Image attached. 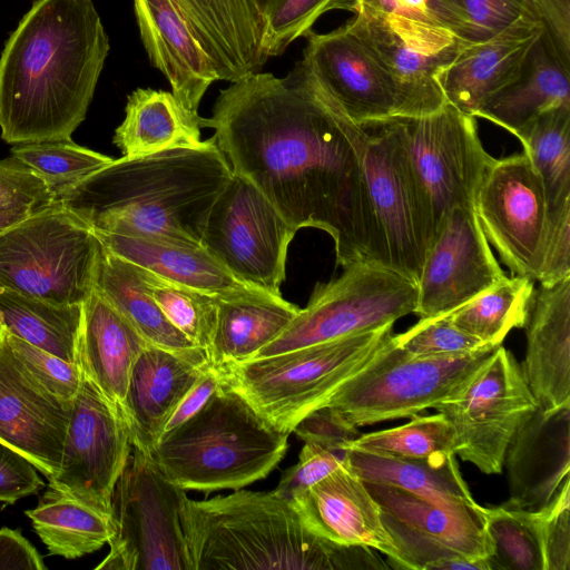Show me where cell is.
<instances>
[{"label":"cell","mask_w":570,"mask_h":570,"mask_svg":"<svg viewBox=\"0 0 570 570\" xmlns=\"http://www.w3.org/2000/svg\"><path fill=\"white\" fill-rule=\"evenodd\" d=\"M11 156L33 169L56 196L114 160L70 138L19 144L11 148Z\"/></svg>","instance_id":"42"},{"label":"cell","mask_w":570,"mask_h":570,"mask_svg":"<svg viewBox=\"0 0 570 570\" xmlns=\"http://www.w3.org/2000/svg\"><path fill=\"white\" fill-rule=\"evenodd\" d=\"M505 277L473 207H454L426 255L414 313L421 318L448 315Z\"/></svg>","instance_id":"19"},{"label":"cell","mask_w":570,"mask_h":570,"mask_svg":"<svg viewBox=\"0 0 570 570\" xmlns=\"http://www.w3.org/2000/svg\"><path fill=\"white\" fill-rule=\"evenodd\" d=\"M4 335L16 357L45 390L62 400H73L82 381L78 364L67 362L7 331Z\"/></svg>","instance_id":"46"},{"label":"cell","mask_w":570,"mask_h":570,"mask_svg":"<svg viewBox=\"0 0 570 570\" xmlns=\"http://www.w3.org/2000/svg\"><path fill=\"white\" fill-rule=\"evenodd\" d=\"M209 58L218 80L261 71L271 0H175Z\"/></svg>","instance_id":"25"},{"label":"cell","mask_w":570,"mask_h":570,"mask_svg":"<svg viewBox=\"0 0 570 570\" xmlns=\"http://www.w3.org/2000/svg\"><path fill=\"white\" fill-rule=\"evenodd\" d=\"M533 292L534 279L507 276L446 316L484 345L499 346L512 328L523 327Z\"/></svg>","instance_id":"38"},{"label":"cell","mask_w":570,"mask_h":570,"mask_svg":"<svg viewBox=\"0 0 570 570\" xmlns=\"http://www.w3.org/2000/svg\"><path fill=\"white\" fill-rule=\"evenodd\" d=\"M138 268L147 293L167 320L207 352L216 322L217 297L166 279L140 266Z\"/></svg>","instance_id":"41"},{"label":"cell","mask_w":570,"mask_h":570,"mask_svg":"<svg viewBox=\"0 0 570 570\" xmlns=\"http://www.w3.org/2000/svg\"><path fill=\"white\" fill-rule=\"evenodd\" d=\"M233 175L215 138L120 157L57 200L95 233L202 246L208 213Z\"/></svg>","instance_id":"3"},{"label":"cell","mask_w":570,"mask_h":570,"mask_svg":"<svg viewBox=\"0 0 570 570\" xmlns=\"http://www.w3.org/2000/svg\"><path fill=\"white\" fill-rule=\"evenodd\" d=\"M191 570H341L342 544L312 532L274 490H236L180 505Z\"/></svg>","instance_id":"4"},{"label":"cell","mask_w":570,"mask_h":570,"mask_svg":"<svg viewBox=\"0 0 570 570\" xmlns=\"http://www.w3.org/2000/svg\"><path fill=\"white\" fill-rule=\"evenodd\" d=\"M355 12L364 10L375 13H400L396 0H354ZM354 12V13H355Z\"/></svg>","instance_id":"59"},{"label":"cell","mask_w":570,"mask_h":570,"mask_svg":"<svg viewBox=\"0 0 570 570\" xmlns=\"http://www.w3.org/2000/svg\"><path fill=\"white\" fill-rule=\"evenodd\" d=\"M203 119L173 92L137 88L127 98L125 119L116 128L112 142L127 158L194 147L203 141Z\"/></svg>","instance_id":"34"},{"label":"cell","mask_w":570,"mask_h":570,"mask_svg":"<svg viewBox=\"0 0 570 570\" xmlns=\"http://www.w3.org/2000/svg\"><path fill=\"white\" fill-rule=\"evenodd\" d=\"M351 445L395 456L426 458L454 453V432L440 412L426 416L416 414L401 426L361 434Z\"/></svg>","instance_id":"43"},{"label":"cell","mask_w":570,"mask_h":570,"mask_svg":"<svg viewBox=\"0 0 570 570\" xmlns=\"http://www.w3.org/2000/svg\"><path fill=\"white\" fill-rule=\"evenodd\" d=\"M497 347L458 355L415 356L392 336L324 405L357 428L412 417L455 396Z\"/></svg>","instance_id":"7"},{"label":"cell","mask_w":570,"mask_h":570,"mask_svg":"<svg viewBox=\"0 0 570 570\" xmlns=\"http://www.w3.org/2000/svg\"><path fill=\"white\" fill-rule=\"evenodd\" d=\"M412 165L430 202L436 234L454 207H473L483 174L494 159L479 138L475 117L450 104L402 119Z\"/></svg>","instance_id":"18"},{"label":"cell","mask_w":570,"mask_h":570,"mask_svg":"<svg viewBox=\"0 0 570 570\" xmlns=\"http://www.w3.org/2000/svg\"><path fill=\"white\" fill-rule=\"evenodd\" d=\"M540 35L539 23L523 13L489 39L465 41L440 77L446 102L475 117L491 97L520 77Z\"/></svg>","instance_id":"24"},{"label":"cell","mask_w":570,"mask_h":570,"mask_svg":"<svg viewBox=\"0 0 570 570\" xmlns=\"http://www.w3.org/2000/svg\"><path fill=\"white\" fill-rule=\"evenodd\" d=\"M299 65L356 125L401 119L394 87L347 23L309 31Z\"/></svg>","instance_id":"20"},{"label":"cell","mask_w":570,"mask_h":570,"mask_svg":"<svg viewBox=\"0 0 570 570\" xmlns=\"http://www.w3.org/2000/svg\"><path fill=\"white\" fill-rule=\"evenodd\" d=\"M101 245L158 276L219 298L266 292L242 282L206 248L142 237L96 233Z\"/></svg>","instance_id":"30"},{"label":"cell","mask_w":570,"mask_h":570,"mask_svg":"<svg viewBox=\"0 0 570 570\" xmlns=\"http://www.w3.org/2000/svg\"><path fill=\"white\" fill-rule=\"evenodd\" d=\"M515 137L541 178L548 213L570 203V106L538 116Z\"/></svg>","instance_id":"39"},{"label":"cell","mask_w":570,"mask_h":570,"mask_svg":"<svg viewBox=\"0 0 570 570\" xmlns=\"http://www.w3.org/2000/svg\"><path fill=\"white\" fill-rule=\"evenodd\" d=\"M346 464L363 481L395 487L448 504L476 503L454 453L403 458L350 445Z\"/></svg>","instance_id":"35"},{"label":"cell","mask_w":570,"mask_h":570,"mask_svg":"<svg viewBox=\"0 0 570 570\" xmlns=\"http://www.w3.org/2000/svg\"><path fill=\"white\" fill-rule=\"evenodd\" d=\"M293 432L304 443L315 444L346 461L347 449L361 435L357 426L323 405L304 416Z\"/></svg>","instance_id":"49"},{"label":"cell","mask_w":570,"mask_h":570,"mask_svg":"<svg viewBox=\"0 0 570 570\" xmlns=\"http://www.w3.org/2000/svg\"><path fill=\"white\" fill-rule=\"evenodd\" d=\"M393 325L214 368L266 422L291 434L391 340Z\"/></svg>","instance_id":"6"},{"label":"cell","mask_w":570,"mask_h":570,"mask_svg":"<svg viewBox=\"0 0 570 570\" xmlns=\"http://www.w3.org/2000/svg\"><path fill=\"white\" fill-rule=\"evenodd\" d=\"M401 14L438 23L430 8L431 0H396ZM440 24V23H439ZM442 26V24H441Z\"/></svg>","instance_id":"58"},{"label":"cell","mask_w":570,"mask_h":570,"mask_svg":"<svg viewBox=\"0 0 570 570\" xmlns=\"http://www.w3.org/2000/svg\"><path fill=\"white\" fill-rule=\"evenodd\" d=\"M364 484L397 549V569L490 570L492 546L483 507L448 504L382 483Z\"/></svg>","instance_id":"12"},{"label":"cell","mask_w":570,"mask_h":570,"mask_svg":"<svg viewBox=\"0 0 570 570\" xmlns=\"http://www.w3.org/2000/svg\"><path fill=\"white\" fill-rule=\"evenodd\" d=\"M524 13L541 27V36L570 70V0H527Z\"/></svg>","instance_id":"53"},{"label":"cell","mask_w":570,"mask_h":570,"mask_svg":"<svg viewBox=\"0 0 570 570\" xmlns=\"http://www.w3.org/2000/svg\"><path fill=\"white\" fill-rule=\"evenodd\" d=\"M504 464L509 500L503 504L546 509L570 482V403L529 414L508 444Z\"/></svg>","instance_id":"22"},{"label":"cell","mask_w":570,"mask_h":570,"mask_svg":"<svg viewBox=\"0 0 570 570\" xmlns=\"http://www.w3.org/2000/svg\"><path fill=\"white\" fill-rule=\"evenodd\" d=\"M539 513L542 522L546 570H569L570 482Z\"/></svg>","instance_id":"51"},{"label":"cell","mask_w":570,"mask_h":570,"mask_svg":"<svg viewBox=\"0 0 570 570\" xmlns=\"http://www.w3.org/2000/svg\"><path fill=\"white\" fill-rule=\"evenodd\" d=\"M110 49L92 0H36L0 57V129L8 144L71 138Z\"/></svg>","instance_id":"2"},{"label":"cell","mask_w":570,"mask_h":570,"mask_svg":"<svg viewBox=\"0 0 570 570\" xmlns=\"http://www.w3.org/2000/svg\"><path fill=\"white\" fill-rule=\"evenodd\" d=\"M38 469L23 454L0 441V502L12 504L43 487Z\"/></svg>","instance_id":"54"},{"label":"cell","mask_w":570,"mask_h":570,"mask_svg":"<svg viewBox=\"0 0 570 570\" xmlns=\"http://www.w3.org/2000/svg\"><path fill=\"white\" fill-rule=\"evenodd\" d=\"M288 436L220 382L196 414L163 434L148 453L165 478L185 491L238 490L276 468Z\"/></svg>","instance_id":"5"},{"label":"cell","mask_w":570,"mask_h":570,"mask_svg":"<svg viewBox=\"0 0 570 570\" xmlns=\"http://www.w3.org/2000/svg\"><path fill=\"white\" fill-rule=\"evenodd\" d=\"M92 289L119 312L148 344L208 362L206 352L178 331L147 293L138 266L102 245Z\"/></svg>","instance_id":"33"},{"label":"cell","mask_w":570,"mask_h":570,"mask_svg":"<svg viewBox=\"0 0 570 570\" xmlns=\"http://www.w3.org/2000/svg\"><path fill=\"white\" fill-rule=\"evenodd\" d=\"M71 404L30 375L0 328V441L27 456L48 480L60 468Z\"/></svg>","instance_id":"21"},{"label":"cell","mask_w":570,"mask_h":570,"mask_svg":"<svg viewBox=\"0 0 570 570\" xmlns=\"http://www.w3.org/2000/svg\"><path fill=\"white\" fill-rule=\"evenodd\" d=\"M570 277V203L548 213L547 230L535 281L552 286Z\"/></svg>","instance_id":"50"},{"label":"cell","mask_w":570,"mask_h":570,"mask_svg":"<svg viewBox=\"0 0 570 570\" xmlns=\"http://www.w3.org/2000/svg\"><path fill=\"white\" fill-rule=\"evenodd\" d=\"M81 318L82 304L57 305L0 286V328L75 364Z\"/></svg>","instance_id":"36"},{"label":"cell","mask_w":570,"mask_h":570,"mask_svg":"<svg viewBox=\"0 0 570 570\" xmlns=\"http://www.w3.org/2000/svg\"><path fill=\"white\" fill-rule=\"evenodd\" d=\"M484 509L492 546L490 570H546L540 513L504 504Z\"/></svg>","instance_id":"40"},{"label":"cell","mask_w":570,"mask_h":570,"mask_svg":"<svg viewBox=\"0 0 570 570\" xmlns=\"http://www.w3.org/2000/svg\"><path fill=\"white\" fill-rule=\"evenodd\" d=\"M295 233L253 184L233 173L208 213L202 246L236 278L282 295Z\"/></svg>","instance_id":"15"},{"label":"cell","mask_w":570,"mask_h":570,"mask_svg":"<svg viewBox=\"0 0 570 570\" xmlns=\"http://www.w3.org/2000/svg\"><path fill=\"white\" fill-rule=\"evenodd\" d=\"M362 127L364 167L376 227L375 264L417 284L436 228L412 165L403 120Z\"/></svg>","instance_id":"9"},{"label":"cell","mask_w":570,"mask_h":570,"mask_svg":"<svg viewBox=\"0 0 570 570\" xmlns=\"http://www.w3.org/2000/svg\"><path fill=\"white\" fill-rule=\"evenodd\" d=\"M430 8L438 23L463 40L464 21L455 0H431Z\"/></svg>","instance_id":"57"},{"label":"cell","mask_w":570,"mask_h":570,"mask_svg":"<svg viewBox=\"0 0 570 570\" xmlns=\"http://www.w3.org/2000/svg\"><path fill=\"white\" fill-rule=\"evenodd\" d=\"M31 215L29 212H0V233Z\"/></svg>","instance_id":"60"},{"label":"cell","mask_w":570,"mask_h":570,"mask_svg":"<svg viewBox=\"0 0 570 570\" xmlns=\"http://www.w3.org/2000/svg\"><path fill=\"white\" fill-rule=\"evenodd\" d=\"M346 23L390 78L401 119L433 114L446 104L440 77L464 40L439 23L400 13L357 10Z\"/></svg>","instance_id":"14"},{"label":"cell","mask_w":570,"mask_h":570,"mask_svg":"<svg viewBox=\"0 0 570 570\" xmlns=\"http://www.w3.org/2000/svg\"><path fill=\"white\" fill-rule=\"evenodd\" d=\"M473 210L488 242L511 273L535 281L548 205L541 178L524 151L492 160L475 191Z\"/></svg>","instance_id":"17"},{"label":"cell","mask_w":570,"mask_h":570,"mask_svg":"<svg viewBox=\"0 0 570 570\" xmlns=\"http://www.w3.org/2000/svg\"><path fill=\"white\" fill-rule=\"evenodd\" d=\"M134 9L150 63L179 102L197 112L218 77L185 14L175 0H134Z\"/></svg>","instance_id":"26"},{"label":"cell","mask_w":570,"mask_h":570,"mask_svg":"<svg viewBox=\"0 0 570 570\" xmlns=\"http://www.w3.org/2000/svg\"><path fill=\"white\" fill-rule=\"evenodd\" d=\"M464 21L463 40L478 42L499 33L525 10L527 0H455Z\"/></svg>","instance_id":"48"},{"label":"cell","mask_w":570,"mask_h":570,"mask_svg":"<svg viewBox=\"0 0 570 570\" xmlns=\"http://www.w3.org/2000/svg\"><path fill=\"white\" fill-rule=\"evenodd\" d=\"M186 491L132 446L111 497L112 535L96 570H191L180 522Z\"/></svg>","instance_id":"10"},{"label":"cell","mask_w":570,"mask_h":570,"mask_svg":"<svg viewBox=\"0 0 570 570\" xmlns=\"http://www.w3.org/2000/svg\"><path fill=\"white\" fill-rule=\"evenodd\" d=\"M147 345L129 322L92 289L82 303L78 365L120 411L131 368Z\"/></svg>","instance_id":"29"},{"label":"cell","mask_w":570,"mask_h":570,"mask_svg":"<svg viewBox=\"0 0 570 570\" xmlns=\"http://www.w3.org/2000/svg\"><path fill=\"white\" fill-rule=\"evenodd\" d=\"M416 304L415 283L373 263H352L337 278L317 283L306 306L254 357L375 330L414 313Z\"/></svg>","instance_id":"11"},{"label":"cell","mask_w":570,"mask_h":570,"mask_svg":"<svg viewBox=\"0 0 570 570\" xmlns=\"http://www.w3.org/2000/svg\"><path fill=\"white\" fill-rule=\"evenodd\" d=\"M132 451L121 411L82 374L72 400L60 468L48 487L110 517L115 485Z\"/></svg>","instance_id":"16"},{"label":"cell","mask_w":570,"mask_h":570,"mask_svg":"<svg viewBox=\"0 0 570 570\" xmlns=\"http://www.w3.org/2000/svg\"><path fill=\"white\" fill-rule=\"evenodd\" d=\"M204 127L214 129L232 171L253 184L292 228L326 232L342 267L375 264L365 130L299 62L283 78L257 71L230 82Z\"/></svg>","instance_id":"1"},{"label":"cell","mask_w":570,"mask_h":570,"mask_svg":"<svg viewBox=\"0 0 570 570\" xmlns=\"http://www.w3.org/2000/svg\"><path fill=\"white\" fill-rule=\"evenodd\" d=\"M42 557L18 530L0 529V570H45Z\"/></svg>","instance_id":"55"},{"label":"cell","mask_w":570,"mask_h":570,"mask_svg":"<svg viewBox=\"0 0 570 570\" xmlns=\"http://www.w3.org/2000/svg\"><path fill=\"white\" fill-rule=\"evenodd\" d=\"M570 70L540 35L520 77L491 97L475 114L515 136L538 116L570 106Z\"/></svg>","instance_id":"32"},{"label":"cell","mask_w":570,"mask_h":570,"mask_svg":"<svg viewBox=\"0 0 570 570\" xmlns=\"http://www.w3.org/2000/svg\"><path fill=\"white\" fill-rule=\"evenodd\" d=\"M220 384L217 371L209 364V366L202 373L194 385L180 400L171 415L169 416L163 434L171 431L180 425L194 414H196L204 404L209 400L213 393ZM161 434V435H163ZM160 439V438H159Z\"/></svg>","instance_id":"56"},{"label":"cell","mask_w":570,"mask_h":570,"mask_svg":"<svg viewBox=\"0 0 570 570\" xmlns=\"http://www.w3.org/2000/svg\"><path fill=\"white\" fill-rule=\"evenodd\" d=\"M291 501L318 537L342 546L370 547L386 554L396 568L399 552L382 522L380 507L346 463Z\"/></svg>","instance_id":"23"},{"label":"cell","mask_w":570,"mask_h":570,"mask_svg":"<svg viewBox=\"0 0 570 570\" xmlns=\"http://www.w3.org/2000/svg\"><path fill=\"white\" fill-rule=\"evenodd\" d=\"M49 554L77 559L108 543L110 517L48 487L36 508L26 511Z\"/></svg>","instance_id":"37"},{"label":"cell","mask_w":570,"mask_h":570,"mask_svg":"<svg viewBox=\"0 0 570 570\" xmlns=\"http://www.w3.org/2000/svg\"><path fill=\"white\" fill-rule=\"evenodd\" d=\"M343 9L355 12L354 0H271L265 32L267 58L282 55L297 38L306 36L325 12Z\"/></svg>","instance_id":"44"},{"label":"cell","mask_w":570,"mask_h":570,"mask_svg":"<svg viewBox=\"0 0 570 570\" xmlns=\"http://www.w3.org/2000/svg\"><path fill=\"white\" fill-rule=\"evenodd\" d=\"M100 249L96 233L57 200L0 233V286L57 305L82 304Z\"/></svg>","instance_id":"8"},{"label":"cell","mask_w":570,"mask_h":570,"mask_svg":"<svg viewBox=\"0 0 570 570\" xmlns=\"http://www.w3.org/2000/svg\"><path fill=\"white\" fill-rule=\"evenodd\" d=\"M56 202L55 191L29 166L13 156L0 160V212L33 214Z\"/></svg>","instance_id":"47"},{"label":"cell","mask_w":570,"mask_h":570,"mask_svg":"<svg viewBox=\"0 0 570 570\" xmlns=\"http://www.w3.org/2000/svg\"><path fill=\"white\" fill-rule=\"evenodd\" d=\"M523 327L521 368L539 407L570 403V277L534 289Z\"/></svg>","instance_id":"27"},{"label":"cell","mask_w":570,"mask_h":570,"mask_svg":"<svg viewBox=\"0 0 570 570\" xmlns=\"http://www.w3.org/2000/svg\"><path fill=\"white\" fill-rule=\"evenodd\" d=\"M209 366L180 353L148 344L130 373L122 416L132 446L149 452L184 395Z\"/></svg>","instance_id":"28"},{"label":"cell","mask_w":570,"mask_h":570,"mask_svg":"<svg viewBox=\"0 0 570 570\" xmlns=\"http://www.w3.org/2000/svg\"><path fill=\"white\" fill-rule=\"evenodd\" d=\"M538 406L521 365L499 345L455 396L433 409L453 429L455 455L485 474H498L510 440Z\"/></svg>","instance_id":"13"},{"label":"cell","mask_w":570,"mask_h":570,"mask_svg":"<svg viewBox=\"0 0 570 570\" xmlns=\"http://www.w3.org/2000/svg\"><path fill=\"white\" fill-rule=\"evenodd\" d=\"M345 463L346 461L334 453L305 443L299 452L298 462L283 472L274 491L292 500Z\"/></svg>","instance_id":"52"},{"label":"cell","mask_w":570,"mask_h":570,"mask_svg":"<svg viewBox=\"0 0 570 570\" xmlns=\"http://www.w3.org/2000/svg\"><path fill=\"white\" fill-rule=\"evenodd\" d=\"M298 312V306L269 292L217 297L215 327L206 352L209 364L219 367L253 358Z\"/></svg>","instance_id":"31"},{"label":"cell","mask_w":570,"mask_h":570,"mask_svg":"<svg viewBox=\"0 0 570 570\" xmlns=\"http://www.w3.org/2000/svg\"><path fill=\"white\" fill-rule=\"evenodd\" d=\"M393 340L415 356L468 354L490 346L458 328L446 315L421 318Z\"/></svg>","instance_id":"45"}]
</instances>
